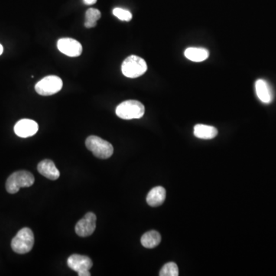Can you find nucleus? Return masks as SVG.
<instances>
[{"instance_id":"nucleus-1","label":"nucleus","mask_w":276,"mask_h":276,"mask_svg":"<svg viewBox=\"0 0 276 276\" xmlns=\"http://www.w3.org/2000/svg\"><path fill=\"white\" fill-rule=\"evenodd\" d=\"M33 175L26 170L12 173L6 182V190L10 194L17 193L20 188L30 187L34 183Z\"/></svg>"},{"instance_id":"nucleus-2","label":"nucleus","mask_w":276,"mask_h":276,"mask_svg":"<svg viewBox=\"0 0 276 276\" xmlns=\"http://www.w3.org/2000/svg\"><path fill=\"white\" fill-rule=\"evenodd\" d=\"M116 115L124 120L139 119L144 116L145 108L141 102L136 100H128L116 108Z\"/></svg>"},{"instance_id":"nucleus-3","label":"nucleus","mask_w":276,"mask_h":276,"mask_svg":"<svg viewBox=\"0 0 276 276\" xmlns=\"http://www.w3.org/2000/svg\"><path fill=\"white\" fill-rule=\"evenodd\" d=\"M147 70V62L144 59L137 56H128L123 62L121 71L124 76L131 79L140 77Z\"/></svg>"},{"instance_id":"nucleus-4","label":"nucleus","mask_w":276,"mask_h":276,"mask_svg":"<svg viewBox=\"0 0 276 276\" xmlns=\"http://www.w3.org/2000/svg\"><path fill=\"white\" fill-rule=\"evenodd\" d=\"M34 245V235L31 229L23 228L19 231L11 242V248L14 252L20 255L28 253Z\"/></svg>"},{"instance_id":"nucleus-5","label":"nucleus","mask_w":276,"mask_h":276,"mask_svg":"<svg viewBox=\"0 0 276 276\" xmlns=\"http://www.w3.org/2000/svg\"><path fill=\"white\" fill-rule=\"evenodd\" d=\"M85 145L98 158H109L114 153V147L111 143L97 136H89L85 141Z\"/></svg>"},{"instance_id":"nucleus-6","label":"nucleus","mask_w":276,"mask_h":276,"mask_svg":"<svg viewBox=\"0 0 276 276\" xmlns=\"http://www.w3.org/2000/svg\"><path fill=\"white\" fill-rule=\"evenodd\" d=\"M62 88V81L56 75H49L38 82L35 90L39 95L49 96L57 93Z\"/></svg>"},{"instance_id":"nucleus-7","label":"nucleus","mask_w":276,"mask_h":276,"mask_svg":"<svg viewBox=\"0 0 276 276\" xmlns=\"http://www.w3.org/2000/svg\"><path fill=\"white\" fill-rule=\"evenodd\" d=\"M68 266L76 271L79 276H90L89 270L92 268L93 263L92 259L85 255H72L68 258Z\"/></svg>"},{"instance_id":"nucleus-8","label":"nucleus","mask_w":276,"mask_h":276,"mask_svg":"<svg viewBox=\"0 0 276 276\" xmlns=\"http://www.w3.org/2000/svg\"><path fill=\"white\" fill-rule=\"evenodd\" d=\"M96 216L93 212H88L75 225V232L79 236H90L96 228Z\"/></svg>"},{"instance_id":"nucleus-9","label":"nucleus","mask_w":276,"mask_h":276,"mask_svg":"<svg viewBox=\"0 0 276 276\" xmlns=\"http://www.w3.org/2000/svg\"><path fill=\"white\" fill-rule=\"evenodd\" d=\"M59 51L70 57H77L82 53V46L79 42L72 38H62L58 41Z\"/></svg>"},{"instance_id":"nucleus-10","label":"nucleus","mask_w":276,"mask_h":276,"mask_svg":"<svg viewBox=\"0 0 276 276\" xmlns=\"http://www.w3.org/2000/svg\"><path fill=\"white\" fill-rule=\"evenodd\" d=\"M39 130L37 123L30 119H22L14 126V132L18 137L27 138L32 137Z\"/></svg>"},{"instance_id":"nucleus-11","label":"nucleus","mask_w":276,"mask_h":276,"mask_svg":"<svg viewBox=\"0 0 276 276\" xmlns=\"http://www.w3.org/2000/svg\"><path fill=\"white\" fill-rule=\"evenodd\" d=\"M38 171L43 177L49 180H56L60 176L59 170L56 168L54 163L50 160H44L38 164Z\"/></svg>"},{"instance_id":"nucleus-12","label":"nucleus","mask_w":276,"mask_h":276,"mask_svg":"<svg viewBox=\"0 0 276 276\" xmlns=\"http://www.w3.org/2000/svg\"><path fill=\"white\" fill-rule=\"evenodd\" d=\"M257 96L263 103L269 104L272 102L273 92L266 81L258 79L255 82Z\"/></svg>"},{"instance_id":"nucleus-13","label":"nucleus","mask_w":276,"mask_h":276,"mask_svg":"<svg viewBox=\"0 0 276 276\" xmlns=\"http://www.w3.org/2000/svg\"><path fill=\"white\" fill-rule=\"evenodd\" d=\"M166 199V190L162 186H156L149 192L147 203L152 207L161 206Z\"/></svg>"},{"instance_id":"nucleus-14","label":"nucleus","mask_w":276,"mask_h":276,"mask_svg":"<svg viewBox=\"0 0 276 276\" xmlns=\"http://www.w3.org/2000/svg\"><path fill=\"white\" fill-rule=\"evenodd\" d=\"M218 130L215 127L196 124L194 127V135L199 139L209 140L217 136Z\"/></svg>"},{"instance_id":"nucleus-15","label":"nucleus","mask_w":276,"mask_h":276,"mask_svg":"<svg viewBox=\"0 0 276 276\" xmlns=\"http://www.w3.org/2000/svg\"><path fill=\"white\" fill-rule=\"evenodd\" d=\"M185 56L193 62H200L206 60L209 56V52L204 48L190 47L186 49Z\"/></svg>"},{"instance_id":"nucleus-16","label":"nucleus","mask_w":276,"mask_h":276,"mask_svg":"<svg viewBox=\"0 0 276 276\" xmlns=\"http://www.w3.org/2000/svg\"><path fill=\"white\" fill-rule=\"evenodd\" d=\"M143 246L147 248H154L158 246L161 242V236L157 231H150L146 232L141 239Z\"/></svg>"},{"instance_id":"nucleus-17","label":"nucleus","mask_w":276,"mask_h":276,"mask_svg":"<svg viewBox=\"0 0 276 276\" xmlns=\"http://www.w3.org/2000/svg\"><path fill=\"white\" fill-rule=\"evenodd\" d=\"M101 18V12L98 9L89 8L85 14V27L93 28L96 26L97 21Z\"/></svg>"},{"instance_id":"nucleus-18","label":"nucleus","mask_w":276,"mask_h":276,"mask_svg":"<svg viewBox=\"0 0 276 276\" xmlns=\"http://www.w3.org/2000/svg\"><path fill=\"white\" fill-rule=\"evenodd\" d=\"M160 276H178L179 269L177 264L169 262L166 264L160 271Z\"/></svg>"},{"instance_id":"nucleus-19","label":"nucleus","mask_w":276,"mask_h":276,"mask_svg":"<svg viewBox=\"0 0 276 276\" xmlns=\"http://www.w3.org/2000/svg\"><path fill=\"white\" fill-rule=\"evenodd\" d=\"M113 14L119 19V20H123V21H130L132 19V14L129 10H124V9L117 8L113 10Z\"/></svg>"},{"instance_id":"nucleus-20","label":"nucleus","mask_w":276,"mask_h":276,"mask_svg":"<svg viewBox=\"0 0 276 276\" xmlns=\"http://www.w3.org/2000/svg\"><path fill=\"white\" fill-rule=\"evenodd\" d=\"M97 2V0H84V3H85L86 5H93L95 3Z\"/></svg>"},{"instance_id":"nucleus-21","label":"nucleus","mask_w":276,"mask_h":276,"mask_svg":"<svg viewBox=\"0 0 276 276\" xmlns=\"http://www.w3.org/2000/svg\"><path fill=\"white\" fill-rule=\"evenodd\" d=\"M3 51H4V48H3L2 45L0 44V55L2 54Z\"/></svg>"}]
</instances>
